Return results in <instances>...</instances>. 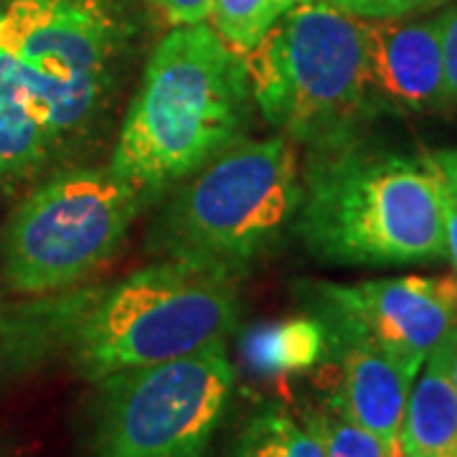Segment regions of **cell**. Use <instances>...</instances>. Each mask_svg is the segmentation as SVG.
<instances>
[{
  "instance_id": "obj_21",
  "label": "cell",
  "mask_w": 457,
  "mask_h": 457,
  "mask_svg": "<svg viewBox=\"0 0 457 457\" xmlns=\"http://www.w3.org/2000/svg\"><path fill=\"white\" fill-rule=\"evenodd\" d=\"M442 54L450 97L457 99V5L442 13Z\"/></svg>"
},
{
  "instance_id": "obj_17",
  "label": "cell",
  "mask_w": 457,
  "mask_h": 457,
  "mask_svg": "<svg viewBox=\"0 0 457 457\" xmlns=\"http://www.w3.org/2000/svg\"><path fill=\"white\" fill-rule=\"evenodd\" d=\"M293 5L295 0H213L209 18L216 36L245 56Z\"/></svg>"
},
{
  "instance_id": "obj_15",
  "label": "cell",
  "mask_w": 457,
  "mask_h": 457,
  "mask_svg": "<svg viewBox=\"0 0 457 457\" xmlns=\"http://www.w3.org/2000/svg\"><path fill=\"white\" fill-rule=\"evenodd\" d=\"M330 351V336L320 318H290L249 328L242 338V361L257 376L311 371Z\"/></svg>"
},
{
  "instance_id": "obj_3",
  "label": "cell",
  "mask_w": 457,
  "mask_h": 457,
  "mask_svg": "<svg viewBox=\"0 0 457 457\" xmlns=\"http://www.w3.org/2000/svg\"><path fill=\"white\" fill-rule=\"evenodd\" d=\"M64 348L89 381L227 343L237 326V275L163 260L99 287L64 290Z\"/></svg>"
},
{
  "instance_id": "obj_22",
  "label": "cell",
  "mask_w": 457,
  "mask_h": 457,
  "mask_svg": "<svg viewBox=\"0 0 457 457\" xmlns=\"http://www.w3.org/2000/svg\"><path fill=\"white\" fill-rule=\"evenodd\" d=\"M442 212H445V252L457 275V194L447 183L442 186Z\"/></svg>"
},
{
  "instance_id": "obj_1",
  "label": "cell",
  "mask_w": 457,
  "mask_h": 457,
  "mask_svg": "<svg viewBox=\"0 0 457 457\" xmlns=\"http://www.w3.org/2000/svg\"><path fill=\"white\" fill-rule=\"evenodd\" d=\"M249 97L242 56L212 26L173 29L147 59L110 168L155 201L242 140Z\"/></svg>"
},
{
  "instance_id": "obj_5",
  "label": "cell",
  "mask_w": 457,
  "mask_h": 457,
  "mask_svg": "<svg viewBox=\"0 0 457 457\" xmlns=\"http://www.w3.org/2000/svg\"><path fill=\"white\" fill-rule=\"evenodd\" d=\"M303 201L297 147L287 135L237 140L180 180L153 227L165 260L242 272L295 227Z\"/></svg>"
},
{
  "instance_id": "obj_19",
  "label": "cell",
  "mask_w": 457,
  "mask_h": 457,
  "mask_svg": "<svg viewBox=\"0 0 457 457\" xmlns=\"http://www.w3.org/2000/svg\"><path fill=\"white\" fill-rule=\"evenodd\" d=\"M450 0H338L336 5L359 18H407Z\"/></svg>"
},
{
  "instance_id": "obj_16",
  "label": "cell",
  "mask_w": 457,
  "mask_h": 457,
  "mask_svg": "<svg viewBox=\"0 0 457 457\" xmlns=\"http://www.w3.org/2000/svg\"><path fill=\"white\" fill-rule=\"evenodd\" d=\"M234 457H326V450L311 420L300 425L282 409H267L245 427Z\"/></svg>"
},
{
  "instance_id": "obj_13",
  "label": "cell",
  "mask_w": 457,
  "mask_h": 457,
  "mask_svg": "<svg viewBox=\"0 0 457 457\" xmlns=\"http://www.w3.org/2000/svg\"><path fill=\"white\" fill-rule=\"evenodd\" d=\"M64 293L29 300L0 297V384L36 371L54 351L64 348Z\"/></svg>"
},
{
  "instance_id": "obj_6",
  "label": "cell",
  "mask_w": 457,
  "mask_h": 457,
  "mask_svg": "<svg viewBox=\"0 0 457 457\" xmlns=\"http://www.w3.org/2000/svg\"><path fill=\"white\" fill-rule=\"evenodd\" d=\"M130 36L117 0H8L0 11V51L23 74L56 147L97 130Z\"/></svg>"
},
{
  "instance_id": "obj_25",
  "label": "cell",
  "mask_w": 457,
  "mask_h": 457,
  "mask_svg": "<svg viewBox=\"0 0 457 457\" xmlns=\"http://www.w3.org/2000/svg\"><path fill=\"white\" fill-rule=\"evenodd\" d=\"M392 457H404V455H402V447H399L396 453H392Z\"/></svg>"
},
{
  "instance_id": "obj_9",
  "label": "cell",
  "mask_w": 457,
  "mask_h": 457,
  "mask_svg": "<svg viewBox=\"0 0 457 457\" xmlns=\"http://www.w3.org/2000/svg\"><path fill=\"white\" fill-rule=\"evenodd\" d=\"M308 293L318 300L330 343H371L414 376L457 328V275L312 282Z\"/></svg>"
},
{
  "instance_id": "obj_4",
  "label": "cell",
  "mask_w": 457,
  "mask_h": 457,
  "mask_svg": "<svg viewBox=\"0 0 457 457\" xmlns=\"http://www.w3.org/2000/svg\"><path fill=\"white\" fill-rule=\"evenodd\" d=\"M242 62L262 117L293 143L341 145L371 117L363 21L330 0H295Z\"/></svg>"
},
{
  "instance_id": "obj_14",
  "label": "cell",
  "mask_w": 457,
  "mask_h": 457,
  "mask_svg": "<svg viewBox=\"0 0 457 457\" xmlns=\"http://www.w3.org/2000/svg\"><path fill=\"white\" fill-rule=\"evenodd\" d=\"M399 447L404 457H457V392L442 345L411 384Z\"/></svg>"
},
{
  "instance_id": "obj_18",
  "label": "cell",
  "mask_w": 457,
  "mask_h": 457,
  "mask_svg": "<svg viewBox=\"0 0 457 457\" xmlns=\"http://www.w3.org/2000/svg\"><path fill=\"white\" fill-rule=\"evenodd\" d=\"M318 437L323 440L326 457H392L389 447L361 427L345 409L341 399L333 394L323 411L308 417Z\"/></svg>"
},
{
  "instance_id": "obj_12",
  "label": "cell",
  "mask_w": 457,
  "mask_h": 457,
  "mask_svg": "<svg viewBox=\"0 0 457 457\" xmlns=\"http://www.w3.org/2000/svg\"><path fill=\"white\" fill-rule=\"evenodd\" d=\"M56 150L54 132L38 112L13 59L0 51V186L33 176Z\"/></svg>"
},
{
  "instance_id": "obj_23",
  "label": "cell",
  "mask_w": 457,
  "mask_h": 457,
  "mask_svg": "<svg viewBox=\"0 0 457 457\" xmlns=\"http://www.w3.org/2000/svg\"><path fill=\"white\" fill-rule=\"evenodd\" d=\"M429 158L437 165L442 180L457 194V150H437V153H429Z\"/></svg>"
},
{
  "instance_id": "obj_8",
  "label": "cell",
  "mask_w": 457,
  "mask_h": 457,
  "mask_svg": "<svg viewBox=\"0 0 457 457\" xmlns=\"http://www.w3.org/2000/svg\"><path fill=\"white\" fill-rule=\"evenodd\" d=\"M234 384L227 343L99 381L92 457H201Z\"/></svg>"
},
{
  "instance_id": "obj_26",
  "label": "cell",
  "mask_w": 457,
  "mask_h": 457,
  "mask_svg": "<svg viewBox=\"0 0 457 457\" xmlns=\"http://www.w3.org/2000/svg\"><path fill=\"white\" fill-rule=\"evenodd\" d=\"M330 3H338V0H330Z\"/></svg>"
},
{
  "instance_id": "obj_2",
  "label": "cell",
  "mask_w": 457,
  "mask_h": 457,
  "mask_svg": "<svg viewBox=\"0 0 457 457\" xmlns=\"http://www.w3.org/2000/svg\"><path fill=\"white\" fill-rule=\"evenodd\" d=\"M295 216L308 252L341 264H411L447 257L442 180L429 155L363 147L312 150Z\"/></svg>"
},
{
  "instance_id": "obj_7",
  "label": "cell",
  "mask_w": 457,
  "mask_h": 457,
  "mask_svg": "<svg viewBox=\"0 0 457 457\" xmlns=\"http://www.w3.org/2000/svg\"><path fill=\"white\" fill-rule=\"evenodd\" d=\"M147 198L112 168H66L0 228V279L16 295L64 293L117 252Z\"/></svg>"
},
{
  "instance_id": "obj_10",
  "label": "cell",
  "mask_w": 457,
  "mask_h": 457,
  "mask_svg": "<svg viewBox=\"0 0 457 457\" xmlns=\"http://www.w3.org/2000/svg\"><path fill=\"white\" fill-rule=\"evenodd\" d=\"M366 99L376 112H425L450 102L442 54V16L429 21L361 18Z\"/></svg>"
},
{
  "instance_id": "obj_24",
  "label": "cell",
  "mask_w": 457,
  "mask_h": 457,
  "mask_svg": "<svg viewBox=\"0 0 457 457\" xmlns=\"http://www.w3.org/2000/svg\"><path fill=\"white\" fill-rule=\"evenodd\" d=\"M442 353H445V363H447V374L453 378V386L457 392V328L450 333V338L442 343Z\"/></svg>"
},
{
  "instance_id": "obj_11",
  "label": "cell",
  "mask_w": 457,
  "mask_h": 457,
  "mask_svg": "<svg viewBox=\"0 0 457 457\" xmlns=\"http://www.w3.org/2000/svg\"><path fill=\"white\" fill-rule=\"evenodd\" d=\"M330 351L341 353L343 381L336 396L343 409L361 427L374 432L389 453H396L409 392L417 376L366 341H336L330 343Z\"/></svg>"
},
{
  "instance_id": "obj_20",
  "label": "cell",
  "mask_w": 457,
  "mask_h": 457,
  "mask_svg": "<svg viewBox=\"0 0 457 457\" xmlns=\"http://www.w3.org/2000/svg\"><path fill=\"white\" fill-rule=\"evenodd\" d=\"M153 3L168 23L173 26H196L212 13L213 0H147Z\"/></svg>"
}]
</instances>
